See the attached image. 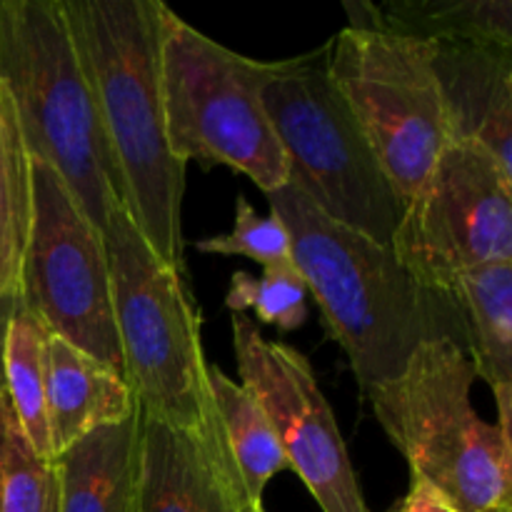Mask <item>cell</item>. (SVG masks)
Listing matches in <instances>:
<instances>
[{
    "instance_id": "1",
    "label": "cell",
    "mask_w": 512,
    "mask_h": 512,
    "mask_svg": "<svg viewBox=\"0 0 512 512\" xmlns=\"http://www.w3.org/2000/svg\"><path fill=\"white\" fill-rule=\"evenodd\" d=\"M160 0H63L125 210L158 258L183 273L185 163L170 150L160 85Z\"/></svg>"
},
{
    "instance_id": "2",
    "label": "cell",
    "mask_w": 512,
    "mask_h": 512,
    "mask_svg": "<svg viewBox=\"0 0 512 512\" xmlns=\"http://www.w3.org/2000/svg\"><path fill=\"white\" fill-rule=\"evenodd\" d=\"M268 198L290 235L295 270L348 353L365 398L398 378L420 345L455 338L453 300L423 288L390 245L328 218L290 183Z\"/></svg>"
},
{
    "instance_id": "3",
    "label": "cell",
    "mask_w": 512,
    "mask_h": 512,
    "mask_svg": "<svg viewBox=\"0 0 512 512\" xmlns=\"http://www.w3.org/2000/svg\"><path fill=\"white\" fill-rule=\"evenodd\" d=\"M0 83L13 98L30 155L63 178L90 223L105 233L113 210L125 208L123 178L63 0H0Z\"/></svg>"
},
{
    "instance_id": "4",
    "label": "cell",
    "mask_w": 512,
    "mask_h": 512,
    "mask_svg": "<svg viewBox=\"0 0 512 512\" xmlns=\"http://www.w3.org/2000/svg\"><path fill=\"white\" fill-rule=\"evenodd\" d=\"M103 235L125 383L135 408L145 418L195 435L233 468L210 398L203 318L183 273L153 253L123 205L113 210Z\"/></svg>"
},
{
    "instance_id": "5",
    "label": "cell",
    "mask_w": 512,
    "mask_h": 512,
    "mask_svg": "<svg viewBox=\"0 0 512 512\" xmlns=\"http://www.w3.org/2000/svg\"><path fill=\"white\" fill-rule=\"evenodd\" d=\"M475 378L463 343L435 338L410 355L398 378L368 395L413 483L458 512L512 505V435L478 415Z\"/></svg>"
},
{
    "instance_id": "6",
    "label": "cell",
    "mask_w": 512,
    "mask_h": 512,
    "mask_svg": "<svg viewBox=\"0 0 512 512\" xmlns=\"http://www.w3.org/2000/svg\"><path fill=\"white\" fill-rule=\"evenodd\" d=\"M278 60H253L163 8L160 85L170 150L180 163H220L265 195L288 185V163L270 128L263 88Z\"/></svg>"
},
{
    "instance_id": "7",
    "label": "cell",
    "mask_w": 512,
    "mask_h": 512,
    "mask_svg": "<svg viewBox=\"0 0 512 512\" xmlns=\"http://www.w3.org/2000/svg\"><path fill=\"white\" fill-rule=\"evenodd\" d=\"M263 105L288 163V183L328 218L390 245L405 203L330 80L328 43L278 60Z\"/></svg>"
},
{
    "instance_id": "8",
    "label": "cell",
    "mask_w": 512,
    "mask_h": 512,
    "mask_svg": "<svg viewBox=\"0 0 512 512\" xmlns=\"http://www.w3.org/2000/svg\"><path fill=\"white\" fill-rule=\"evenodd\" d=\"M435 45L345 28L328 40V75L403 203L448 150Z\"/></svg>"
},
{
    "instance_id": "9",
    "label": "cell",
    "mask_w": 512,
    "mask_h": 512,
    "mask_svg": "<svg viewBox=\"0 0 512 512\" xmlns=\"http://www.w3.org/2000/svg\"><path fill=\"white\" fill-rule=\"evenodd\" d=\"M20 300L50 335L100 360L125 380L105 235L58 173L33 158V220Z\"/></svg>"
},
{
    "instance_id": "10",
    "label": "cell",
    "mask_w": 512,
    "mask_h": 512,
    "mask_svg": "<svg viewBox=\"0 0 512 512\" xmlns=\"http://www.w3.org/2000/svg\"><path fill=\"white\" fill-rule=\"evenodd\" d=\"M390 250L423 288L443 295L470 270L512 263V175L485 150L450 143L405 203Z\"/></svg>"
},
{
    "instance_id": "11",
    "label": "cell",
    "mask_w": 512,
    "mask_h": 512,
    "mask_svg": "<svg viewBox=\"0 0 512 512\" xmlns=\"http://www.w3.org/2000/svg\"><path fill=\"white\" fill-rule=\"evenodd\" d=\"M240 385L263 405L288 468L298 473L323 512H368L333 408L313 365L293 345L263 338L245 315H233Z\"/></svg>"
},
{
    "instance_id": "12",
    "label": "cell",
    "mask_w": 512,
    "mask_h": 512,
    "mask_svg": "<svg viewBox=\"0 0 512 512\" xmlns=\"http://www.w3.org/2000/svg\"><path fill=\"white\" fill-rule=\"evenodd\" d=\"M140 420L135 512H263L228 463L195 435Z\"/></svg>"
},
{
    "instance_id": "13",
    "label": "cell",
    "mask_w": 512,
    "mask_h": 512,
    "mask_svg": "<svg viewBox=\"0 0 512 512\" xmlns=\"http://www.w3.org/2000/svg\"><path fill=\"white\" fill-rule=\"evenodd\" d=\"M433 70L450 143L485 150L512 175V50L435 45Z\"/></svg>"
},
{
    "instance_id": "14",
    "label": "cell",
    "mask_w": 512,
    "mask_h": 512,
    "mask_svg": "<svg viewBox=\"0 0 512 512\" xmlns=\"http://www.w3.org/2000/svg\"><path fill=\"white\" fill-rule=\"evenodd\" d=\"M45 410L55 458L93 430L128 420L135 400L115 370L50 335Z\"/></svg>"
},
{
    "instance_id": "15",
    "label": "cell",
    "mask_w": 512,
    "mask_h": 512,
    "mask_svg": "<svg viewBox=\"0 0 512 512\" xmlns=\"http://www.w3.org/2000/svg\"><path fill=\"white\" fill-rule=\"evenodd\" d=\"M140 420L98 428L53 458L60 478V512H135Z\"/></svg>"
},
{
    "instance_id": "16",
    "label": "cell",
    "mask_w": 512,
    "mask_h": 512,
    "mask_svg": "<svg viewBox=\"0 0 512 512\" xmlns=\"http://www.w3.org/2000/svg\"><path fill=\"white\" fill-rule=\"evenodd\" d=\"M348 28L380 30L430 45H495L512 50L510 0H390L345 3Z\"/></svg>"
},
{
    "instance_id": "17",
    "label": "cell",
    "mask_w": 512,
    "mask_h": 512,
    "mask_svg": "<svg viewBox=\"0 0 512 512\" xmlns=\"http://www.w3.org/2000/svg\"><path fill=\"white\" fill-rule=\"evenodd\" d=\"M465 318V333L478 378L493 388L498 425L512 420V263L470 270L445 290Z\"/></svg>"
},
{
    "instance_id": "18",
    "label": "cell",
    "mask_w": 512,
    "mask_h": 512,
    "mask_svg": "<svg viewBox=\"0 0 512 512\" xmlns=\"http://www.w3.org/2000/svg\"><path fill=\"white\" fill-rule=\"evenodd\" d=\"M208 388L218 428L233 468L255 508H263V493L273 475L288 468L263 405L250 390L235 383L223 368L208 363Z\"/></svg>"
},
{
    "instance_id": "19",
    "label": "cell",
    "mask_w": 512,
    "mask_h": 512,
    "mask_svg": "<svg viewBox=\"0 0 512 512\" xmlns=\"http://www.w3.org/2000/svg\"><path fill=\"white\" fill-rule=\"evenodd\" d=\"M33 220V155L18 110L0 83V300L20 295V275Z\"/></svg>"
},
{
    "instance_id": "20",
    "label": "cell",
    "mask_w": 512,
    "mask_h": 512,
    "mask_svg": "<svg viewBox=\"0 0 512 512\" xmlns=\"http://www.w3.org/2000/svg\"><path fill=\"white\" fill-rule=\"evenodd\" d=\"M50 330L43 320L15 298L3 335V385L30 443L43 458L53 460L45 410Z\"/></svg>"
},
{
    "instance_id": "21",
    "label": "cell",
    "mask_w": 512,
    "mask_h": 512,
    "mask_svg": "<svg viewBox=\"0 0 512 512\" xmlns=\"http://www.w3.org/2000/svg\"><path fill=\"white\" fill-rule=\"evenodd\" d=\"M0 512H60V478L25 435L13 403L0 390Z\"/></svg>"
},
{
    "instance_id": "22",
    "label": "cell",
    "mask_w": 512,
    "mask_h": 512,
    "mask_svg": "<svg viewBox=\"0 0 512 512\" xmlns=\"http://www.w3.org/2000/svg\"><path fill=\"white\" fill-rule=\"evenodd\" d=\"M305 295H308V288H305L295 265H290V268H263L260 278L238 270L230 278L225 305L238 315L243 310H253L260 323L275 325V328L288 333V330L300 328L305 323V315H308Z\"/></svg>"
},
{
    "instance_id": "23",
    "label": "cell",
    "mask_w": 512,
    "mask_h": 512,
    "mask_svg": "<svg viewBox=\"0 0 512 512\" xmlns=\"http://www.w3.org/2000/svg\"><path fill=\"white\" fill-rule=\"evenodd\" d=\"M195 250L205 255H240V258L255 260L263 268H290L293 265L290 235L283 220L273 210L268 215H260L243 195L235 203L233 233L198 240Z\"/></svg>"
},
{
    "instance_id": "24",
    "label": "cell",
    "mask_w": 512,
    "mask_h": 512,
    "mask_svg": "<svg viewBox=\"0 0 512 512\" xmlns=\"http://www.w3.org/2000/svg\"><path fill=\"white\" fill-rule=\"evenodd\" d=\"M390 512H458V510L450 508V505L430 488L413 483L410 493L405 495V498L395 505V510Z\"/></svg>"
},
{
    "instance_id": "25",
    "label": "cell",
    "mask_w": 512,
    "mask_h": 512,
    "mask_svg": "<svg viewBox=\"0 0 512 512\" xmlns=\"http://www.w3.org/2000/svg\"><path fill=\"white\" fill-rule=\"evenodd\" d=\"M15 298H18V295H15ZM15 298L0 300V390L5 388L3 385V335H5V323H8V315H10V308H13Z\"/></svg>"
},
{
    "instance_id": "26",
    "label": "cell",
    "mask_w": 512,
    "mask_h": 512,
    "mask_svg": "<svg viewBox=\"0 0 512 512\" xmlns=\"http://www.w3.org/2000/svg\"><path fill=\"white\" fill-rule=\"evenodd\" d=\"M263 512H265V510H263Z\"/></svg>"
}]
</instances>
